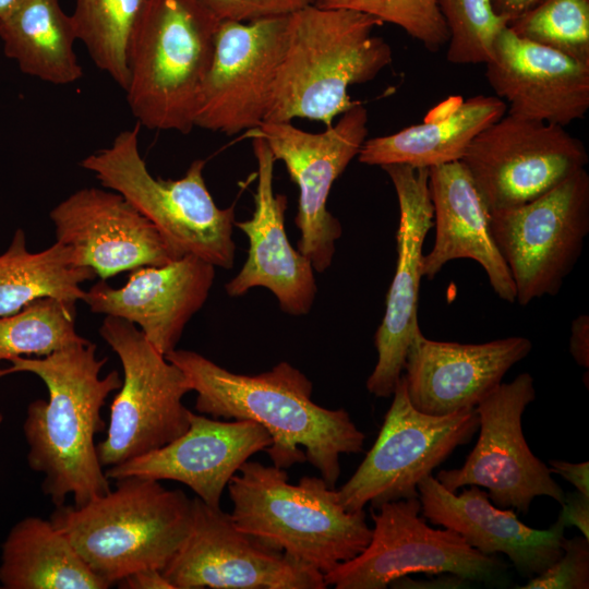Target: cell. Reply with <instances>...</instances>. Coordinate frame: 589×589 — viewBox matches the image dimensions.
I'll use <instances>...</instances> for the list:
<instances>
[{"label":"cell","instance_id":"obj_1","mask_svg":"<svg viewBox=\"0 0 589 589\" xmlns=\"http://www.w3.org/2000/svg\"><path fill=\"white\" fill-rule=\"evenodd\" d=\"M165 357L196 393V411L215 419L251 420L265 428L273 441L265 452L278 468L309 461L335 488L340 456L363 449L365 435L348 411L315 404L312 382L286 361L247 375L191 350L176 348Z\"/></svg>","mask_w":589,"mask_h":589},{"label":"cell","instance_id":"obj_2","mask_svg":"<svg viewBox=\"0 0 589 589\" xmlns=\"http://www.w3.org/2000/svg\"><path fill=\"white\" fill-rule=\"evenodd\" d=\"M0 370V377L32 373L47 387L48 399L28 404L23 432L27 464L44 474L41 490L61 506L72 495L82 506L107 494L110 482L98 459L95 435L105 430L101 408L120 388L122 378L112 370L100 371L107 358L96 357L92 341L75 344L45 357H14Z\"/></svg>","mask_w":589,"mask_h":589},{"label":"cell","instance_id":"obj_3","mask_svg":"<svg viewBox=\"0 0 589 589\" xmlns=\"http://www.w3.org/2000/svg\"><path fill=\"white\" fill-rule=\"evenodd\" d=\"M378 19L350 9L310 4L289 15L286 48L264 122L301 118L322 122L353 107L351 85L374 80L393 61L373 29Z\"/></svg>","mask_w":589,"mask_h":589},{"label":"cell","instance_id":"obj_4","mask_svg":"<svg viewBox=\"0 0 589 589\" xmlns=\"http://www.w3.org/2000/svg\"><path fill=\"white\" fill-rule=\"evenodd\" d=\"M228 483L233 525L323 575L359 555L372 529L364 509L347 512L322 477L290 484L285 469L247 460Z\"/></svg>","mask_w":589,"mask_h":589},{"label":"cell","instance_id":"obj_5","mask_svg":"<svg viewBox=\"0 0 589 589\" xmlns=\"http://www.w3.org/2000/svg\"><path fill=\"white\" fill-rule=\"evenodd\" d=\"M191 516L192 498L182 490L124 477L82 506H57L50 521L111 587L141 569L163 570L185 539Z\"/></svg>","mask_w":589,"mask_h":589},{"label":"cell","instance_id":"obj_6","mask_svg":"<svg viewBox=\"0 0 589 589\" xmlns=\"http://www.w3.org/2000/svg\"><path fill=\"white\" fill-rule=\"evenodd\" d=\"M218 23L197 0H148L131 41L124 89L140 125L183 134L195 127Z\"/></svg>","mask_w":589,"mask_h":589},{"label":"cell","instance_id":"obj_7","mask_svg":"<svg viewBox=\"0 0 589 589\" xmlns=\"http://www.w3.org/2000/svg\"><path fill=\"white\" fill-rule=\"evenodd\" d=\"M139 132V123L120 132L110 146L89 154L80 166L145 216L177 259L194 255L230 269L236 256L235 205L220 208L214 202L203 177L205 160H194L180 179L155 178L141 156Z\"/></svg>","mask_w":589,"mask_h":589},{"label":"cell","instance_id":"obj_8","mask_svg":"<svg viewBox=\"0 0 589 589\" xmlns=\"http://www.w3.org/2000/svg\"><path fill=\"white\" fill-rule=\"evenodd\" d=\"M98 332L117 353L123 370L110 407L107 435L97 444L101 466L112 467L182 435L189 428L191 411L182 399L192 390L184 373L136 325L106 315Z\"/></svg>","mask_w":589,"mask_h":589},{"label":"cell","instance_id":"obj_9","mask_svg":"<svg viewBox=\"0 0 589 589\" xmlns=\"http://www.w3.org/2000/svg\"><path fill=\"white\" fill-rule=\"evenodd\" d=\"M374 522L366 548L356 557L324 574L336 589H386L411 574L450 573L470 581L497 585L508 563L484 555L457 532L431 527L419 497L387 502L371 508Z\"/></svg>","mask_w":589,"mask_h":589},{"label":"cell","instance_id":"obj_10","mask_svg":"<svg viewBox=\"0 0 589 589\" xmlns=\"http://www.w3.org/2000/svg\"><path fill=\"white\" fill-rule=\"evenodd\" d=\"M392 396L374 444L354 473L336 490L347 512L419 497L418 484L458 446L469 443L479 429L474 408L441 417L417 410L404 374Z\"/></svg>","mask_w":589,"mask_h":589},{"label":"cell","instance_id":"obj_11","mask_svg":"<svg viewBox=\"0 0 589 589\" xmlns=\"http://www.w3.org/2000/svg\"><path fill=\"white\" fill-rule=\"evenodd\" d=\"M489 223L515 284L517 302L527 305L556 296L589 233L586 168L531 202L491 213Z\"/></svg>","mask_w":589,"mask_h":589},{"label":"cell","instance_id":"obj_12","mask_svg":"<svg viewBox=\"0 0 589 589\" xmlns=\"http://www.w3.org/2000/svg\"><path fill=\"white\" fill-rule=\"evenodd\" d=\"M534 398L533 377L527 372L496 386L474 407L480 433L465 464L441 470L435 477L438 482L450 492L466 485L486 489L495 506L522 514L538 496L562 504L564 491L522 432V414Z\"/></svg>","mask_w":589,"mask_h":589},{"label":"cell","instance_id":"obj_13","mask_svg":"<svg viewBox=\"0 0 589 589\" xmlns=\"http://www.w3.org/2000/svg\"><path fill=\"white\" fill-rule=\"evenodd\" d=\"M460 161L491 214L538 199L586 168L589 157L564 127L506 113L474 137Z\"/></svg>","mask_w":589,"mask_h":589},{"label":"cell","instance_id":"obj_14","mask_svg":"<svg viewBox=\"0 0 589 589\" xmlns=\"http://www.w3.org/2000/svg\"><path fill=\"white\" fill-rule=\"evenodd\" d=\"M368 120V110L358 101L321 133L300 130L291 122H263L245 132L248 137H262L267 143L275 160L285 164L298 185V251L318 273L330 266L335 242L341 236V225L327 209V199L333 183L366 140Z\"/></svg>","mask_w":589,"mask_h":589},{"label":"cell","instance_id":"obj_15","mask_svg":"<svg viewBox=\"0 0 589 589\" xmlns=\"http://www.w3.org/2000/svg\"><path fill=\"white\" fill-rule=\"evenodd\" d=\"M173 589H325L324 575L240 531L230 514L192 498L188 534L161 570Z\"/></svg>","mask_w":589,"mask_h":589},{"label":"cell","instance_id":"obj_16","mask_svg":"<svg viewBox=\"0 0 589 589\" xmlns=\"http://www.w3.org/2000/svg\"><path fill=\"white\" fill-rule=\"evenodd\" d=\"M287 16L219 21L195 127L235 135L261 125L268 113L286 48Z\"/></svg>","mask_w":589,"mask_h":589},{"label":"cell","instance_id":"obj_17","mask_svg":"<svg viewBox=\"0 0 589 589\" xmlns=\"http://www.w3.org/2000/svg\"><path fill=\"white\" fill-rule=\"evenodd\" d=\"M398 200L397 263L389 286L383 320L374 335L377 362L366 389L376 397H390L402 375L408 348L421 330L418 322L423 243L433 225L429 169L385 165Z\"/></svg>","mask_w":589,"mask_h":589},{"label":"cell","instance_id":"obj_18","mask_svg":"<svg viewBox=\"0 0 589 589\" xmlns=\"http://www.w3.org/2000/svg\"><path fill=\"white\" fill-rule=\"evenodd\" d=\"M49 217L56 241L71 249L73 263L92 268L101 280L177 260L155 226L121 194L106 188L75 191Z\"/></svg>","mask_w":589,"mask_h":589},{"label":"cell","instance_id":"obj_19","mask_svg":"<svg viewBox=\"0 0 589 589\" xmlns=\"http://www.w3.org/2000/svg\"><path fill=\"white\" fill-rule=\"evenodd\" d=\"M267 430L251 420H218L190 411L188 430L145 455L109 467V480L142 477L189 486L212 507L240 467L272 444Z\"/></svg>","mask_w":589,"mask_h":589},{"label":"cell","instance_id":"obj_20","mask_svg":"<svg viewBox=\"0 0 589 589\" xmlns=\"http://www.w3.org/2000/svg\"><path fill=\"white\" fill-rule=\"evenodd\" d=\"M531 349L532 342L520 336L459 344L432 340L419 330L404 368L410 402L438 417L474 408Z\"/></svg>","mask_w":589,"mask_h":589},{"label":"cell","instance_id":"obj_21","mask_svg":"<svg viewBox=\"0 0 589 589\" xmlns=\"http://www.w3.org/2000/svg\"><path fill=\"white\" fill-rule=\"evenodd\" d=\"M485 64L488 84L506 113L566 127L589 109V64L515 35H497Z\"/></svg>","mask_w":589,"mask_h":589},{"label":"cell","instance_id":"obj_22","mask_svg":"<svg viewBox=\"0 0 589 589\" xmlns=\"http://www.w3.org/2000/svg\"><path fill=\"white\" fill-rule=\"evenodd\" d=\"M214 279V265L184 255L165 265L132 269L120 288L100 279L86 290L84 302L94 313L137 325L166 356L176 349L185 325L204 305Z\"/></svg>","mask_w":589,"mask_h":589},{"label":"cell","instance_id":"obj_23","mask_svg":"<svg viewBox=\"0 0 589 589\" xmlns=\"http://www.w3.org/2000/svg\"><path fill=\"white\" fill-rule=\"evenodd\" d=\"M251 139L257 163L254 212L250 219L235 223L249 239L248 257L225 289L228 296L239 297L251 288L264 287L276 297L285 313L303 315L311 310L316 294L314 268L288 240L287 197L274 193L273 153L262 137Z\"/></svg>","mask_w":589,"mask_h":589},{"label":"cell","instance_id":"obj_24","mask_svg":"<svg viewBox=\"0 0 589 589\" xmlns=\"http://www.w3.org/2000/svg\"><path fill=\"white\" fill-rule=\"evenodd\" d=\"M417 489L430 524L457 532L484 555L505 554L524 577L539 575L563 554L566 526L560 516L549 529L539 530L521 522L512 508L495 507L478 485L456 494L431 474Z\"/></svg>","mask_w":589,"mask_h":589},{"label":"cell","instance_id":"obj_25","mask_svg":"<svg viewBox=\"0 0 589 589\" xmlns=\"http://www.w3.org/2000/svg\"><path fill=\"white\" fill-rule=\"evenodd\" d=\"M429 190L435 218V239L423 255L422 277L433 279L448 262L476 261L495 294L516 301L510 272L493 239L489 212L461 161L429 168Z\"/></svg>","mask_w":589,"mask_h":589},{"label":"cell","instance_id":"obj_26","mask_svg":"<svg viewBox=\"0 0 589 589\" xmlns=\"http://www.w3.org/2000/svg\"><path fill=\"white\" fill-rule=\"evenodd\" d=\"M494 96L450 97L419 124L364 141L358 159L370 166L407 165L431 168L460 161L474 137L506 115Z\"/></svg>","mask_w":589,"mask_h":589},{"label":"cell","instance_id":"obj_27","mask_svg":"<svg viewBox=\"0 0 589 589\" xmlns=\"http://www.w3.org/2000/svg\"><path fill=\"white\" fill-rule=\"evenodd\" d=\"M0 584L4 589H107L68 538L49 520L17 521L1 545Z\"/></svg>","mask_w":589,"mask_h":589},{"label":"cell","instance_id":"obj_28","mask_svg":"<svg viewBox=\"0 0 589 589\" xmlns=\"http://www.w3.org/2000/svg\"><path fill=\"white\" fill-rule=\"evenodd\" d=\"M0 39L5 56L27 75L55 85L83 76L74 52L75 27L60 0H21L0 19Z\"/></svg>","mask_w":589,"mask_h":589},{"label":"cell","instance_id":"obj_29","mask_svg":"<svg viewBox=\"0 0 589 589\" xmlns=\"http://www.w3.org/2000/svg\"><path fill=\"white\" fill-rule=\"evenodd\" d=\"M95 276L92 268L76 266L71 249L58 241L40 252H29L24 230L17 229L0 254V316L16 313L40 298L76 304L86 296L81 284Z\"/></svg>","mask_w":589,"mask_h":589},{"label":"cell","instance_id":"obj_30","mask_svg":"<svg viewBox=\"0 0 589 589\" xmlns=\"http://www.w3.org/2000/svg\"><path fill=\"white\" fill-rule=\"evenodd\" d=\"M148 0H75L71 14L77 40L121 88L129 82V51Z\"/></svg>","mask_w":589,"mask_h":589},{"label":"cell","instance_id":"obj_31","mask_svg":"<svg viewBox=\"0 0 589 589\" xmlns=\"http://www.w3.org/2000/svg\"><path fill=\"white\" fill-rule=\"evenodd\" d=\"M75 317V303L55 298L36 299L16 313L0 316V364L14 357H45L88 342L77 334Z\"/></svg>","mask_w":589,"mask_h":589},{"label":"cell","instance_id":"obj_32","mask_svg":"<svg viewBox=\"0 0 589 589\" xmlns=\"http://www.w3.org/2000/svg\"><path fill=\"white\" fill-rule=\"evenodd\" d=\"M507 26L520 38L589 64V0H543Z\"/></svg>","mask_w":589,"mask_h":589},{"label":"cell","instance_id":"obj_33","mask_svg":"<svg viewBox=\"0 0 589 589\" xmlns=\"http://www.w3.org/2000/svg\"><path fill=\"white\" fill-rule=\"evenodd\" d=\"M436 3L449 34L447 61L485 63L497 35L507 26L493 11L492 0H436Z\"/></svg>","mask_w":589,"mask_h":589},{"label":"cell","instance_id":"obj_34","mask_svg":"<svg viewBox=\"0 0 589 589\" xmlns=\"http://www.w3.org/2000/svg\"><path fill=\"white\" fill-rule=\"evenodd\" d=\"M327 9H350L394 24L420 41L428 50L438 51L449 34L436 0H315Z\"/></svg>","mask_w":589,"mask_h":589},{"label":"cell","instance_id":"obj_35","mask_svg":"<svg viewBox=\"0 0 589 589\" xmlns=\"http://www.w3.org/2000/svg\"><path fill=\"white\" fill-rule=\"evenodd\" d=\"M519 589H588L589 540L576 536L563 541V554Z\"/></svg>","mask_w":589,"mask_h":589},{"label":"cell","instance_id":"obj_36","mask_svg":"<svg viewBox=\"0 0 589 589\" xmlns=\"http://www.w3.org/2000/svg\"><path fill=\"white\" fill-rule=\"evenodd\" d=\"M218 21L253 22L290 15L315 0H197Z\"/></svg>","mask_w":589,"mask_h":589},{"label":"cell","instance_id":"obj_37","mask_svg":"<svg viewBox=\"0 0 589 589\" xmlns=\"http://www.w3.org/2000/svg\"><path fill=\"white\" fill-rule=\"evenodd\" d=\"M560 517L565 526L577 527L589 540V496L578 492L565 493Z\"/></svg>","mask_w":589,"mask_h":589},{"label":"cell","instance_id":"obj_38","mask_svg":"<svg viewBox=\"0 0 589 589\" xmlns=\"http://www.w3.org/2000/svg\"><path fill=\"white\" fill-rule=\"evenodd\" d=\"M548 467L551 473L561 476L573 484L578 492L589 496V461L569 462L552 459L549 461Z\"/></svg>","mask_w":589,"mask_h":589},{"label":"cell","instance_id":"obj_39","mask_svg":"<svg viewBox=\"0 0 589 589\" xmlns=\"http://www.w3.org/2000/svg\"><path fill=\"white\" fill-rule=\"evenodd\" d=\"M569 351L575 362L589 368V316L580 314L572 323Z\"/></svg>","mask_w":589,"mask_h":589},{"label":"cell","instance_id":"obj_40","mask_svg":"<svg viewBox=\"0 0 589 589\" xmlns=\"http://www.w3.org/2000/svg\"><path fill=\"white\" fill-rule=\"evenodd\" d=\"M117 585L123 589H173L159 569H141L122 578Z\"/></svg>","mask_w":589,"mask_h":589},{"label":"cell","instance_id":"obj_41","mask_svg":"<svg viewBox=\"0 0 589 589\" xmlns=\"http://www.w3.org/2000/svg\"><path fill=\"white\" fill-rule=\"evenodd\" d=\"M542 1L543 0H492V8L495 14L503 17L508 25Z\"/></svg>","mask_w":589,"mask_h":589},{"label":"cell","instance_id":"obj_42","mask_svg":"<svg viewBox=\"0 0 589 589\" xmlns=\"http://www.w3.org/2000/svg\"><path fill=\"white\" fill-rule=\"evenodd\" d=\"M436 576L437 577H434L430 580H417V581L408 578L407 576L401 577V578H404L407 581L406 584H408V586H406L405 588H420V589H424V588L457 589V588L467 587L465 585H468L470 582V580L462 578L460 576H457L455 574H450V573H442V574H437Z\"/></svg>","mask_w":589,"mask_h":589},{"label":"cell","instance_id":"obj_43","mask_svg":"<svg viewBox=\"0 0 589 589\" xmlns=\"http://www.w3.org/2000/svg\"><path fill=\"white\" fill-rule=\"evenodd\" d=\"M21 0H0V19L15 8Z\"/></svg>","mask_w":589,"mask_h":589},{"label":"cell","instance_id":"obj_44","mask_svg":"<svg viewBox=\"0 0 589 589\" xmlns=\"http://www.w3.org/2000/svg\"><path fill=\"white\" fill-rule=\"evenodd\" d=\"M2 421H3V416H2V413L0 412V424L2 423Z\"/></svg>","mask_w":589,"mask_h":589}]
</instances>
